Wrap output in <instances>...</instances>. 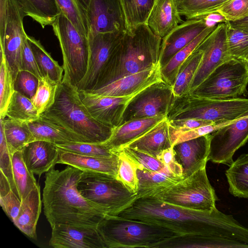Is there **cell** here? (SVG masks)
I'll list each match as a JSON object with an SVG mask.
<instances>
[{"mask_svg": "<svg viewBox=\"0 0 248 248\" xmlns=\"http://www.w3.org/2000/svg\"><path fill=\"white\" fill-rule=\"evenodd\" d=\"M175 98L171 84L164 80L153 85L131 102L125 111L122 124L134 119L167 115Z\"/></svg>", "mask_w": 248, "mask_h": 248, "instance_id": "12", "label": "cell"}, {"mask_svg": "<svg viewBox=\"0 0 248 248\" xmlns=\"http://www.w3.org/2000/svg\"><path fill=\"white\" fill-rule=\"evenodd\" d=\"M15 91L14 81L5 55L0 52V118H5L8 106Z\"/></svg>", "mask_w": 248, "mask_h": 248, "instance_id": "44", "label": "cell"}, {"mask_svg": "<svg viewBox=\"0 0 248 248\" xmlns=\"http://www.w3.org/2000/svg\"><path fill=\"white\" fill-rule=\"evenodd\" d=\"M210 134L175 144V157L183 170V179L205 167L209 154Z\"/></svg>", "mask_w": 248, "mask_h": 248, "instance_id": "20", "label": "cell"}, {"mask_svg": "<svg viewBox=\"0 0 248 248\" xmlns=\"http://www.w3.org/2000/svg\"><path fill=\"white\" fill-rule=\"evenodd\" d=\"M227 44L232 57L244 59L248 54V33L227 22Z\"/></svg>", "mask_w": 248, "mask_h": 248, "instance_id": "46", "label": "cell"}, {"mask_svg": "<svg viewBox=\"0 0 248 248\" xmlns=\"http://www.w3.org/2000/svg\"><path fill=\"white\" fill-rule=\"evenodd\" d=\"M141 93L127 96H110L79 91V94L83 104L95 120L114 128L122 124L127 106Z\"/></svg>", "mask_w": 248, "mask_h": 248, "instance_id": "16", "label": "cell"}, {"mask_svg": "<svg viewBox=\"0 0 248 248\" xmlns=\"http://www.w3.org/2000/svg\"><path fill=\"white\" fill-rule=\"evenodd\" d=\"M208 26L202 18H192L183 21L162 39L161 66L178 51L197 37Z\"/></svg>", "mask_w": 248, "mask_h": 248, "instance_id": "21", "label": "cell"}, {"mask_svg": "<svg viewBox=\"0 0 248 248\" xmlns=\"http://www.w3.org/2000/svg\"><path fill=\"white\" fill-rule=\"evenodd\" d=\"M31 72L39 79L43 76L38 66L26 34L23 41L22 53V70Z\"/></svg>", "mask_w": 248, "mask_h": 248, "instance_id": "52", "label": "cell"}, {"mask_svg": "<svg viewBox=\"0 0 248 248\" xmlns=\"http://www.w3.org/2000/svg\"><path fill=\"white\" fill-rule=\"evenodd\" d=\"M124 31L98 33L89 37L90 51L87 70L84 78L76 86L78 91L88 92L93 88Z\"/></svg>", "mask_w": 248, "mask_h": 248, "instance_id": "14", "label": "cell"}, {"mask_svg": "<svg viewBox=\"0 0 248 248\" xmlns=\"http://www.w3.org/2000/svg\"><path fill=\"white\" fill-rule=\"evenodd\" d=\"M0 171L9 182L12 190L19 198L13 173L12 155L10 154L4 132L2 122L0 120Z\"/></svg>", "mask_w": 248, "mask_h": 248, "instance_id": "48", "label": "cell"}, {"mask_svg": "<svg viewBox=\"0 0 248 248\" xmlns=\"http://www.w3.org/2000/svg\"><path fill=\"white\" fill-rule=\"evenodd\" d=\"M58 7L80 33L88 38L89 27L86 10L78 0H55Z\"/></svg>", "mask_w": 248, "mask_h": 248, "instance_id": "40", "label": "cell"}, {"mask_svg": "<svg viewBox=\"0 0 248 248\" xmlns=\"http://www.w3.org/2000/svg\"><path fill=\"white\" fill-rule=\"evenodd\" d=\"M162 39L146 23L127 28L92 90L161 64Z\"/></svg>", "mask_w": 248, "mask_h": 248, "instance_id": "3", "label": "cell"}, {"mask_svg": "<svg viewBox=\"0 0 248 248\" xmlns=\"http://www.w3.org/2000/svg\"><path fill=\"white\" fill-rule=\"evenodd\" d=\"M26 15L18 0H7L4 29L0 37V52L4 53L14 81L22 70V53L26 34L23 26Z\"/></svg>", "mask_w": 248, "mask_h": 248, "instance_id": "11", "label": "cell"}, {"mask_svg": "<svg viewBox=\"0 0 248 248\" xmlns=\"http://www.w3.org/2000/svg\"><path fill=\"white\" fill-rule=\"evenodd\" d=\"M21 152L28 169L39 176L54 167L59 156V150L56 144L44 140L30 142Z\"/></svg>", "mask_w": 248, "mask_h": 248, "instance_id": "23", "label": "cell"}, {"mask_svg": "<svg viewBox=\"0 0 248 248\" xmlns=\"http://www.w3.org/2000/svg\"><path fill=\"white\" fill-rule=\"evenodd\" d=\"M248 140V116L222 126L210 134L208 160L230 166L234 153Z\"/></svg>", "mask_w": 248, "mask_h": 248, "instance_id": "13", "label": "cell"}, {"mask_svg": "<svg viewBox=\"0 0 248 248\" xmlns=\"http://www.w3.org/2000/svg\"><path fill=\"white\" fill-rule=\"evenodd\" d=\"M171 147L169 123L166 117L145 134L125 147L142 152L157 158L162 151Z\"/></svg>", "mask_w": 248, "mask_h": 248, "instance_id": "27", "label": "cell"}, {"mask_svg": "<svg viewBox=\"0 0 248 248\" xmlns=\"http://www.w3.org/2000/svg\"><path fill=\"white\" fill-rule=\"evenodd\" d=\"M7 0H0V37L4 31Z\"/></svg>", "mask_w": 248, "mask_h": 248, "instance_id": "57", "label": "cell"}, {"mask_svg": "<svg viewBox=\"0 0 248 248\" xmlns=\"http://www.w3.org/2000/svg\"><path fill=\"white\" fill-rule=\"evenodd\" d=\"M227 22L218 24L198 46L203 55L188 93L197 87L218 66L232 58L227 44Z\"/></svg>", "mask_w": 248, "mask_h": 248, "instance_id": "15", "label": "cell"}, {"mask_svg": "<svg viewBox=\"0 0 248 248\" xmlns=\"http://www.w3.org/2000/svg\"><path fill=\"white\" fill-rule=\"evenodd\" d=\"M202 55V51L197 47L180 67L172 84L175 97H181L188 93Z\"/></svg>", "mask_w": 248, "mask_h": 248, "instance_id": "35", "label": "cell"}, {"mask_svg": "<svg viewBox=\"0 0 248 248\" xmlns=\"http://www.w3.org/2000/svg\"><path fill=\"white\" fill-rule=\"evenodd\" d=\"M166 117V115H160L125 122L113 128L110 138L103 144L111 152L116 153L145 134Z\"/></svg>", "mask_w": 248, "mask_h": 248, "instance_id": "22", "label": "cell"}, {"mask_svg": "<svg viewBox=\"0 0 248 248\" xmlns=\"http://www.w3.org/2000/svg\"><path fill=\"white\" fill-rule=\"evenodd\" d=\"M248 248V244L216 236L182 235L162 244L159 248Z\"/></svg>", "mask_w": 248, "mask_h": 248, "instance_id": "29", "label": "cell"}, {"mask_svg": "<svg viewBox=\"0 0 248 248\" xmlns=\"http://www.w3.org/2000/svg\"><path fill=\"white\" fill-rule=\"evenodd\" d=\"M2 122L4 134L10 154L21 151L28 143L34 141L28 123L10 119L0 118Z\"/></svg>", "mask_w": 248, "mask_h": 248, "instance_id": "34", "label": "cell"}, {"mask_svg": "<svg viewBox=\"0 0 248 248\" xmlns=\"http://www.w3.org/2000/svg\"><path fill=\"white\" fill-rule=\"evenodd\" d=\"M0 205L12 221L18 216L21 204V201L13 192L10 191L6 194L0 196Z\"/></svg>", "mask_w": 248, "mask_h": 248, "instance_id": "53", "label": "cell"}, {"mask_svg": "<svg viewBox=\"0 0 248 248\" xmlns=\"http://www.w3.org/2000/svg\"><path fill=\"white\" fill-rule=\"evenodd\" d=\"M199 18L203 19L206 21L207 25L209 26H217V24L228 22L225 17L217 11L210 13Z\"/></svg>", "mask_w": 248, "mask_h": 248, "instance_id": "56", "label": "cell"}, {"mask_svg": "<svg viewBox=\"0 0 248 248\" xmlns=\"http://www.w3.org/2000/svg\"><path fill=\"white\" fill-rule=\"evenodd\" d=\"M228 22L232 27L239 29L248 33V16L239 20Z\"/></svg>", "mask_w": 248, "mask_h": 248, "instance_id": "59", "label": "cell"}, {"mask_svg": "<svg viewBox=\"0 0 248 248\" xmlns=\"http://www.w3.org/2000/svg\"><path fill=\"white\" fill-rule=\"evenodd\" d=\"M228 22L248 16V0H229L216 10Z\"/></svg>", "mask_w": 248, "mask_h": 248, "instance_id": "50", "label": "cell"}, {"mask_svg": "<svg viewBox=\"0 0 248 248\" xmlns=\"http://www.w3.org/2000/svg\"><path fill=\"white\" fill-rule=\"evenodd\" d=\"M42 202L40 186L37 184L21 201L18 216L12 221L22 232L35 240L36 228L41 212Z\"/></svg>", "mask_w": 248, "mask_h": 248, "instance_id": "26", "label": "cell"}, {"mask_svg": "<svg viewBox=\"0 0 248 248\" xmlns=\"http://www.w3.org/2000/svg\"><path fill=\"white\" fill-rule=\"evenodd\" d=\"M83 7L87 10L89 7L91 0H78Z\"/></svg>", "mask_w": 248, "mask_h": 248, "instance_id": "60", "label": "cell"}, {"mask_svg": "<svg viewBox=\"0 0 248 248\" xmlns=\"http://www.w3.org/2000/svg\"><path fill=\"white\" fill-rule=\"evenodd\" d=\"M49 246L54 248H106L96 227L57 225L52 228Z\"/></svg>", "mask_w": 248, "mask_h": 248, "instance_id": "19", "label": "cell"}, {"mask_svg": "<svg viewBox=\"0 0 248 248\" xmlns=\"http://www.w3.org/2000/svg\"><path fill=\"white\" fill-rule=\"evenodd\" d=\"M28 39L42 76L48 77L53 81L60 83L63 76V67L52 58L39 41L28 35Z\"/></svg>", "mask_w": 248, "mask_h": 248, "instance_id": "36", "label": "cell"}, {"mask_svg": "<svg viewBox=\"0 0 248 248\" xmlns=\"http://www.w3.org/2000/svg\"><path fill=\"white\" fill-rule=\"evenodd\" d=\"M116 216L158 226L180 236H216L242 242L248 240V228L232 215L217 208L212 211L192 210L149 197L137 199Z\"/></svg>", "mask_w": 248, "mask_h": 248, "instance_id": "1", "label": "cell"}, {"mask_svg": "<svg viewBox=\"0 0 248 248\" xmlns=\"http://www.w3.org/2000/svg\"><path fill=\"white\" fill-rule=\"evenodd\" d=\"M183 22L176 0H155L146 23L155 34L163 38Z\"/></svg>", "mask_w": 248, "mask_h": 248, "instance_id": "24", "label": "cell"}, {"mask_svg": "<svg viewBox=\"0 0 248 248\" xmlns=\"http://www.w3.org/2000/svg\"><path fill=\"white\" fill-rule=\"evenodd\" d=\"M40 116L83 138L86 142L103 143L113 128L95 120L83 104L76 86L63 79L58 84L53 104Z\"/></svg>", "mask_w": 248, "mask_h": 248, "instance_id": "4", "label": "cell"}, {"mask_svg": "<svg viewBox=\"0 0 248 248\" xmlns=\"http://www.w3.org/2000/svg\"><path fill=\"white\" fill-rule=\"evenodd\" d=\"M77 188L85 199L106 216H116L137 199L136 193L130 190L116 176L107 173L83 171Z\"/></svg>", "mask_w": 248, "mask_h": 248, "instance_id": "7", "label": "cell"}, {"mask_svg": "<svg viewBox=\"0 0 248 248\" xmlns=\"http://www.w3.org/2000/svg\"><path fill=\"white\" fill-rule=\"evenodd\" d=\"M52 27L62 54V79L76 86L87 70L90 51L88 38L80 33L62 13L59 15Z\"/></svg>", "mask_w": 248, "mask_h": 248, "instance_id": "9", "label": "cell"}, {"mask_svg": "<svg viewBox=\"0 0 248 248\" xmlns=\"http://www.w3.org/2000/svg\"><path fill=\"white\" fill-rule=\"evenodd\" d=\"M26 16H29L44 28L52 26L62 13L55 0H18Z\"/></svg>", "mask_w": 248, "mask_h": 248, "instance_id": "31", "label": "cell"}, {"mask_svg": "<svg viewBox=\"0 0 248 248\" xmlns=\"http://www.w3.org/2000/svg\"><path fill=\"white\" fill-rule=\"evenodd\" d=\"M233 121L215 123L194 129L185 130L175 129L169 125L170 136L172 147L176 144L211 134L220 127Z\"/></svg>", "mask_w": 248, "mask_h": 248, "instance_id": "47", "label": "cell"}, {"mask_svg": "<svg viewBox=\"0 0 248 248\" xmlns=\"http://www.w3.org/2000/svg\"><path fill=\"white\" fill-rule=\"evenodd\" d=\"M137 174L138 179L137 199L154 197L183 179L170 173L154 171L144 169H137Z\"/></svg>", "mask_w": 248, "mask_h": 248, "instance_id": "30", "label": "cell"}, {"mask_svg": "<svg viewBox=\"0 0 248 248\" xmlns=\"http://www.w3.org/2000/svg\"><path fill=\"white\" fill-rule=\"evenodd\" d=\"M229 190L235 197L248 198V154L240 155L225 172Z\"/></svg>", "mask_w": 248, "mask_h": 248, "instance_id": "32", "label": "cell"}, {"mask_svg": "<svg viewBox=\"0 0 248 248\" xmlns=\"http://www.w3.org/2000/svg\"><path fill=\"white\" fill-rule=\"evenodd\" d=\"M106 248H159L180 235L149 223L106 215L97 226Z\"/></svg>", "mask_w": 248, "mask_h": 248, "instance_id": "5", "label": "cell"}, {"mask_svg": "<svg viewBox=\"0 0 248 248\" xmlns=\"http://www.w3.org/2000/svg\"><path fill=\"white\" fill-rule=\"evenodd\" d=\"M28 125L34 140L46 141L56 144L70 142H86L79 136L42 116L28 123Z\"/></svg>", "mask_w": 248, "mask_h": 248, "instance_id": "28", "label": "cell"}, {"mask_svg": "<svg viewBox=\"0 0 248 248\" xmlns=\"http://www.w3.org/2000/svg\"><path fill=\"white\" fill-rule=\"evenodd\" d=\"M126 29L146 23L155 0H120Z\"/></svg>", "mask_w": 248, "mask_h": 248, "instance_id": "39", "label": "cell"}, {"mask_svg": "<svg viewBox=\"0 0 248 248\" xmlns=\"http://www.w3.org/2000/svg\"><path fill=\"white\" fill-rule=\"evenodd\" d=\"M248 116V99H208L186 94L175 97L167 118L168 121L198 119L221 123Z\"/></svg>", "mask_w": 248, "mask_h": 248, "instance_id": "6", "label": "cell"}, {"mask_svg": "<svg viewBox=\"0 0 248 248\" xmlns=\"http://www.w3.org/2000/svg\"><path fill=\"white\" fill-rule=\"evenodd\" d=\"M229 0H176L181 16L187 19L197 18L216 11Z\"/></svg>", "mask_w": 248, "mask_h": 248, "instance_id": "41", "label": "cell"}, {"mask_svg": "<svg viewBox=\"0 0 248 248\" xmlns=\"http://www.w3.org/2000/svg\"><path fill=\"white\" fill-rule=\"evenodd\" d=\"M6 117L15 121L29 123L38 119L40 115L31 99L15 91L8 106Z\"/></svg>", "mask_w": 248, "mask_h": 248, "instance_id": "38", "label": "cell"}, {"mask_svg": "<svg viewBox=\"0 0 248 248\" xmlns=\"http://www.w3.org/2000/svg\"><path fill=\"white\" fill-rule=\"evenodd\" d=\"M12 169L15 185L22 201L37 185L33 173L27 167L21 151L12 155Z\"/></svg>", "mask_w": 248, "mask_h": 248, "instance_id": "37", "label": "cell"}, {"mask_svg": "<svg viewBox=\"0 0 248 248\" xmlns=\"http://www.w3.org/2000/svg\"><path fill=\"white\" fill-rule=\"evenodd\" d=\"M86 11L89 27L88 38L98 33L126 30L120 0H91Z\"/></svg>", "mask_w": 248, "mask_h": 248, "instance_id": "17", "label": "cell"}, {"mask_svg": "<svg viewBox=\"0 0 248 248\" xmlns=\"http://www.w3.org/2000/svg\"><path fill=\"white\" fill-rule=\"evenodd\" d=\"M116 153L118 155L116 178L130 190L137 193L138 188L137 164L123 150Z\"/></svg>", "mask_w": 248, "mask_h": 248, "instance_id": "43", "label": "cell"}, {"mask_svg": "<svg viewBox=\"0 0 248 248\" xmlns=\"http://www.w3.org/2000/svg\"><path fill=\"white\" fill-rule=\"evenodd\" d=\"M164 80L161 64H159L87 92L110 96H127L142 92L153 85Z\"/></svg>", "mask_w": 248, "mask_h": 248, "instance_id": "18", "label": "cell"}, {"mask_svg": "<svg viewBox=\"0 0 248 248\" xmlns=\"http://www.w3.org/2000/svg\"><path fill=\"white\" fill-rule=\"evenodd\" d=\"M152 197L182 208L204 211L216 208L217 200L207 177L206 167Z\"/></svg>", "mask_w": 248, "mask_h": 248, "instance_id": "10", "label": "cell"}, {"mask_svg": "<svg viewBox=\"0 0 248 248\" xmlns=\"http://www.w3.org/2000/svg\"><path fill=\"white\" fill-rule=\"evenodd\" d=\"M83 171L68 166L46 172L43 192L44 214L52 228L57 225L97 227L106 215L85 199L77 186Z\"/></svg>", "mask_w": 248, "mask_h": 248, "instance_id": "2", "label": "cell"}, {"mask_svg": "<svg viewBox=\"0 0 248 248\" xmlns=\"http://www.w3.org/2000/svg\"><path fill=\"white\" fill-rule=\"evenodd\" d=\"M56 145L60 150L85 155L111 157L116 154L115 153L111 152L103 143L70 142L56 144Z\"/></svg>", "mask_w": 248, "mask_h": 248, "instance_id": "45", "label": "cell"}, {"mask_svg": "<svg viewBox=\"0 0 248 248\" xmlns=\"http://www.w3.org/2000/svg\"><path fill=\"white\" fill-rule=\"evenodd\" d=\"M216 26H208L193 41L178 51L165 64L161 66V73L164 80L172 85L183 63Z\"/></svg>", "mask_w": 248, "mask_h": 248, "instance_id": "33", "label": "cell"}, {"mask_svg": "<svg viewBox=\"0 0 248 248\" xmlns=\"http://www.w3.org/2000/svg\"><path fill=\"white\" fill-rule=\"evenodd\" d=\"M58 150L59 156L57 163L66 164L83 171L104 173L116 177L118 167L116 153L112 157H104L82 155Z\"/></svg>", "mask_w": 248, "mask_h": 248, "instance_id": "25", "label": "cell"}, {"mask_svg": "<svg viewBox=\"0 0 248 248\" xmlns=\"http://www.w3.org/2000/svg\"><path fill=\"white\" fill-rule=\"evenodd\" d=\"M169 123L170 127L178 130L194 129L215 124V123L210 121L198 119H186L169 121Z\"/></svg>", "mask_w": 248, "mask_h": 248, "instance_id": "55", "label": "cell"}, {"mask_svg": "<svg viewBox=\"0 0 248 248\" xmlns=\"http://www.w3.org/2000/svg\"><path fill=\"white\" fill-rule=\"evenodd\" d=\"M157 158L167 168L173 175L183 179L182 168L175 159L172 147L162 151Z\"/></svg>", "mask_w": 248, "mask_h": 248, "instance_id": "54", "label": "cell"}, {"mask_svg": "<svg viewBox=\"0 0 248 248\" xmlns=\"http://www.w3.org/2000/svg\"><path fill=\"white\" fill-rule=\"evenodd\" d=\"M0 184V196L4 195L12 190L9 182L1 171Z\"/></svg>", "mask_w": 248, "mask_h": 248, "instance_id": "58", "label": "cell"}, {"mask_svg": "<svg viewBox=\"0 0 248 248\" xmlns=\"http://www.w3.org/2000/svg\"><path fill=\"white\" fill-rule=\"evenodd\" d=\"M58 84L46 76L39 79L36 92L31 100L40 116L53 104Z\"/></svg>", "mask_w": 248, "mask_h": 248, "instance_id": "42", "label": "cell"}, {"mask_svg": "<svg viewBox=\"0 0 248 248\" xmlns=\"http://www.w3.org/2000/svg\"><path fill=\"white\" fill-rule=\"evenodd\" d=\"M248 85V63L244 59L232 57L187 93L208 99L235 98L247 92Z\"/></svg>", "mask_w": 248, "mask_h": 248, "instance_id": "8", "label": "cell"}, {"mask_svg": "<svg viewBox=\"0 0 248 248\" xmlns=\"http://www.w3.org/2000/svg\"><path fill=\"white\" fill-rule=\"evenodd\" d=\"M39 79L30 72L20 70L14 81L15 91L31 99L38 85Z\"/></svg>", "mask_w": 248, "mask_h": 248, "instance_id": "51", "label": "cell"}, {"mask_svg": "<svg viewBox=\"0 0 248 248\" xmlns=\"http://www.w3.org/2000/svg\"><path fill=\"white\" fill-rule=\"evenodd\" d=\"M121 150H123L136 163L138 169L171 173L167 168L156 157L128 147Z\"/></svg>", "mask_w": 248, "mask_h": 248, "instance_id": "49", "label": "cell"}, {"mask_svg": "<svg viewBox=\"0 0 248 248\" xmlns=\"http://www.w3.org/2000/svg\"><path fill=\"white\" fill-rule=\"evenodd\" d=\"M244 60L248 63V54H247Z\"/></svg>", "mask_w": 248, "mask_h": 248, "instance_id": "61", "label": "cell"}]
</instances>
